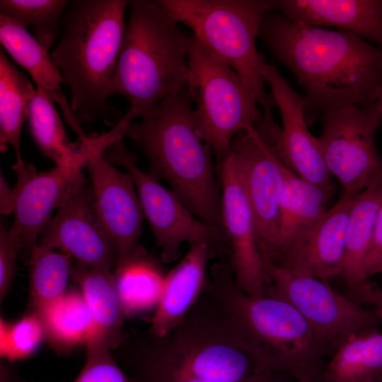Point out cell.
Listing matches in <instances>:
<instances>
[{
    "label": "cell",
    "instance_id": "d590c367",
    "mask_svg": "<svg viewBox=\"0 0 382 382\" xmlns=\"http://www.w3.org/2000/svg\"><path fill=\"white\" fill-rule=\"evenodd\" d=\"M382 265V202L378 209L371 242L364 262L366 277L376 274Z\"/></svg>",
    "mask_w": 382,
    "mask_h": 382
},
{
    "label": "cell",
    "instance_id": "f546056e",
    "mask_svg": "<svg viewBox=\"0 0 382 382\" xmlns=\"http://www.w3.org/2000/svg\"><path fill=\"white\" fill-rule=\"evenodd\" d=\"M71 257L65 253L35 246L30 252V291L34 311L60 299L71 277Z\"/></svg>",
    "mask_w": 382,
    "mask_h": 382
},
{
    "label": "cell",
    "instance_id": "8fae6325",
    "mask_svg": "<svg viewBox=\"0 0 382 382\" xmlns=\"http://www.w3.org/2000/svg\"><path fill=\"white\" fill-rule=\"evenodd\" d=\"M318 140L327 168L341 195L354 197L382 182V156L376 144L381 125L370 106L349 105L324 112Z\"/></svg>",
    "mask_w": 382,
    "mask_h": 382
},
{
    "label": "cell",
    "instance_id": "6da1fadb",
    "mask_svg": "<svg viewBox=\"0 0 382 382\" xmlns=\"http://www.w3.org/2000/svg\"><path fill=\"white\" fill-rule=\"evenodd\" d=\"M259 36L295 76L307 105L324 112L370 106L382 90V47L356 34L308 26L269 11Z\"/></svg>",
    "mask_w": 382,
    "mask_h": 382
},
{
    "label": "cell",
    "instance_id": "44dd1931",
    "mask_svg": "<svg viewBox=\"0 0 382 382\" xmlns=\"http://www.w3.org/2000/svg\"><path fill=\"white\" fill-rule=\"evenodd\" d=\"M381 202L382 182L357 195L349 214L342 275L351 299L358 304L374 303L378 291L366 277L364 262Z\"/></svg>",
    "mask_w": 382,
    "mask_h": 382
},
{
    "label": "cell",
    "instance_id": "ac0fdd59",
    "mask_svg": "<svg viewBox=\"0 0 382 382\" xmlns=\"http://www.w3.org/2000/svg\"><path fill=\"white\" fill-rule=\"evenodd\" d=\"M355 197L341 195L304 240L274 265L323 281L342 274L347 229Z\"/></svg>",
    "mask_w": 382,
    "mask_h": 382
},
{
    "label": "cell",
    "instance_id": "484cf974",
    "mask_svg": "<svg viewBox=\"0 0 382 382\" xmlns=\"http://www.w3.org/2000/svg\"><path fill=\"white\" fill-rule=\"evenodd\" d=\"M113 273L125 316L156 310L166 275L143 247L118 260Z\"/></svg>",
    "mask_w": 382,
    "mask_h": 382
},
{
    "label": "cell",
    "instance_id": "5b68a950",
    "mask_svg": "<svg viewBox=\"0 0 382 382\" xmlns=\"http://www.w3.org/2000/svg\"><path fill=\"white\" fill-rule=\"evenodd\" d=\"M130 16L110 96L121 95L128 110L117 122L125 129L188 81L190 37L156 1H130Z\"/></svg>",
    "mask_w": 382,
    "mask_h": 382
},
{
    "label": "cell",
    "instance_id": "e0dca14e",
    "mask_svg": "<svg viewBox=\"0 0 382 382\" xmlns=\"http://www.w3.org/2000/svg\"><path fill=\"white\" fill-rule=\"evenodd\" d=\"M13 169L17 183L12 189V226L19 233L23 247L30 252L38 238L52 219V212L63 204L77 186L86 183L83 174L69 175L55 166L45 172H38L32 163H15Z\"/></svg>",
    "mask_w": 382,
    "mask_h": 382
},
{
    "label": "cell",
    "instance_id": "603a6c76",
    "mask_svg": "<svg viewBox=\"0 0 382 382\" xmlns=\"http://www.w3.org/2000/svg\"><path fill=\"white\" fill-rule=\"evenodd\" d=\"M50 96L37 86L29 103L28 127L41 152L69 175L83 174L95 147L94 134L77 142L71 141L53 105Z\"/></svg>",
    "mask_w": 382,
    "mask_h": 382
},
{
    "label": "cell",
    "instance_id": "ba28073f",
    "mask_svg": "<svg viewBox=\"0 0 382 382\" xmlns=\"http://www.w3.org/2000/svg\"><path fill=\"white\" fill-rule=\"evenodd\" d=\"M187 88L219 168L236 135L261 120L260 98L193 34L190 36Z\"/></svg>",
    "mask_w": 382,
    "mask_h": 382
},
{
    "label": "cell",
    "instance_id": "f35d334b",
    "mask_svg": "<svg viewBox=\"0 0 382 382\" xmlns=\"http://www.w3.org/2000/svg\"><path fill=\"white\" fill-rule=\"evenodd\" d=\"M370 107L378 117L382 125V90L379 93L376 101Z\"/></svg>",
    "mask_w": 382,
    "mask_h": 382
},
{
    "label": "cell",
    "instance_id": "e575fe53",
    "mask_svg": "<svg viewBox=\"0 0 382 382\" xmlns=\"http://www.w3.org/2000/svg\"><path fill=\"white\" fill-rule=\"evenodd\" d=\"M23 247L18 231L11 226L7 229L0 227V301L4 300L10 288L15 272L17 253Z\"/></svg>",
    "mask_w": 382,
    "mask_h": 382
},
{
    "label": "cell",
    "instance_id": "52a82bcc",
    "mask_svg": "<svg viewBox=\"0 0 382 382\" xmlns=\"http://www.w3.org/2000/svg\"><path fill=\"white\" fill-rule=\"evenodd\" d=\"M179 23L188 27L203 45L227 63L244 84L269 101L260 71L265 59L256 48L262 23L275 1L157 0Z\"/></svg>",
    "mask_w": 382,
    "mask_h": 382
},
{
    "label": "cell",
    "instance_id": "30bf717a",
    "mask_svg": "<svg viewBox=\"0 0 382 382\" xmlns=\"http://www.w3.org/2000/svg\"><path fill=\"white\" fill-rule=\"evenodd\" d=\"M269 293L290 303L311 325L332 354L352 337L382 323L374 309H366L325 281L267 264Z\"/></svg>",
    "mask_w": 382,
    "mask_h": 382
},
{
    "label": "cell",
    "instance_id": "836d02e7",
    "mask_svg": "<svg viewBox=\"0 0 382 382\" xmlns=\"http://www.w3.org/2000/svg\"><path fill=\"white\" fill-rule=\"evenodd\" d=\"M86 363L73 382H132L110 354V350L98 344L86 345Z\"/></svg>",
    "mask_w": 382,
    "mask_h": 382
},
{
    "label": "cell",
    "instance_id": "cb8c5ba5",
    "mask_svg": "<svg viewBox=\"0 0 382 382\" xmlns=\"http://www.w3.org/2000/svg\"><path fill=\"white\" fill-rule=\"evenodd\" d=\"M71 277L80 286L93 321V334L86 345L98 344L116 350L127 335L123 331L125 315L114 273L76 262Z\"/></svg>",
    "mask_w": 382,
    "mask_h": 382
},
{
    "label": "cell",
    "instance_id": "83f0119b",
    "mask_svg": "<svg viewBox=\"0 0 382 382\" xmlns=\"http://www.w3.org/2000/svg\"><path fill=\"white\" fill-rule=\"evenodd\" d=\"M35 88L30 80L6 57L0 49V150L8 146L14 150L16 163L24 161L21 154V134L28 120L29 103Z\"/></svg>",
    "mask_w": 382,
    "mask_h": 382
},
{
    "label": "cell",
    "instance_id": "4316f807",
    "mask_svg": "<svg viewBox=\"0 0 382 382\" xmlns=\"http://www.w3.org/2000/svg\"><path fill=\"white\" fill-rule=\"evenodd\" d=\"M326 382H382V332L378 328L343 343L325 364Z\"/></svg>",
    "mask_w": 382,
    "mask_h": 382
},
{
    "label": "cell",
    "instance_id": "4dcf8cb0",
    "mask_svg": "<svg viewBox=\"0 0 382 382\" xmlns=\"http://www.w3.org/2000/svg\"><path fill=\"white\" fill-rule=\"evenodd\" d=\"M69 1L1 0L0 16L9 18L25 28L30 25L33 37L49 50L57 35Z\"/></svg>",
    "mask_w": 382,
    "mask_h": 382
},
{
    "label": "cell",
    "instance_id": "d4e9b609",
    "mask_svg": "<svg viewBox=\"0 0 382 382\" xmlns=\"http://www.w3.org/2000/svg\"><path fill=\"white\" fill-rule=\"evenodd\" d=\"M0 42L11 58L29 73L37 86L59 103L64 113L68 112L70 108L60 89L64 80L48 50L26 28L4 16H0Z\"/></svg>",
    "mask_w": 382,
    "mask_h": 382
},
{
    "label": "cell",
    "instance_id": "5bb4252c",
    "mask_svg": "<svg viewBox=\"0 0 382 382\" xmlns=\"http://www.w3.org/2000/svg\"><path fill=\"white\" fill-rule=\"evenodd\" d=\"M37 247L59 248L91 268L111 271L118 260L115 243L96 208L92 188L77 186L40 236Z\"/></svg>",
    "mask_w": 382,
    "mask_h": 382
},
{
    "label": "cell",
    "instance_id": "d6986e66",
    "mask_svg": "<svg viewBox=\"0 0 382 382\" xmlns=\"http://www.w3.org/2000/svg\"><path fill=\"white\" fill-rule=\"evenodd\" d=\"M274 8L291 21L352 33L382 46V0H277Z\"/></svg>",
    "mask_w": 382,
    "mask_h": 382
},
{
    "label": "cell",
    "instance_id": "8d00e7d4",
    "mask_svg": "<svg viewBox=\"0 0 382 382\" xmlns=\"http://www.w3.org/2000/svg\"><path fill=\"white\" fill-rule=\"evenodd\" d=\"M0 210L4 215H9L13 212L12 189L8 187L4 176L0 177Z\"/></svg>",
    "mask_w": 382,
    "mask_h": 382
},
{
    "label": "cell",
    "instance_id": "d6a6232c",
    "mask_svg": "<svg viewBox=\"0 0 382 382\" xmlns=\"http://www.w3.org/2000/svg\"><path fill=\"white\" fill-rule=\"evenodd\" d=\"M43 339V325L35 311L13 324L1 320V356L8 360L30 356Z\"/></svg>",
    "mask_w": 382,
    "mask_h": 382
},
{
    "label": "cell",
    "instance_id": "7c38bea8",
    "mask_svg": "<svg viewBox=\"0 0 382 382\" xmlns=\"http://www.w3.org/2000/svg\"><path fill=\"white\" fill-rule=\"evenodd\" d=\"M260 71L271 89L272 99L279 108L282 127L280 128L274 122L272 105H267L262 107V117L256 128L286 167L331 196L334 191L332 175L325 165L318 137L311 134L306 123V98L292 88L274 64L264 59Z\"/></svg>",
    "mask_w": 382,
    "mask_h": 382
},
{
    "label": "cell",
    "instance_id": "1f68e13d",
    "mask_svg": "<svg viewBox=\"0 0 382 382\" xmlns=\"http://www.w3.org/2000/svg\"><path fill=\"white\" fill-rule=\"evenodd\" d=\"M132 382H211L173 368L127 340L118 349Z\"/></svg>",
    "mask_w": 382,
    "mask_h": 382
},
{
    "label": "cell",
    "instance_id": "3957f363",
    "mask_svg": "<svg viewBox=\"0 0 382 382\" xmlns=\"http://www.w3.org/2000/svg\"><path fill=\"white\" fill-rule=\"evenodd\" d=\"M205 289L238 324L261 374L282 373L301 382H326L323 359L330 353L290 303L270 293H246L237 284L231 266L223 262L211 267Z\"/></svg>",
    "mask_w": 382,
    "mask_h": 382
},
{
    "label": "cell",
    "instance_id": "74e56055",
    "mask_svg": "<svg viewBox=\"0 0 382 382\" xmlns=\"http://www.w3.org/2000/svg\"><path fill=\"white\" fill-rule=\"evenodd\" d=\"M248 382H286L282 381L278 376V373L257 374ZM294 382H301L295 380Z\"/></svg>",
    "mask_w": 382,
    "mask_h": 382
},
{
    "label": "cell",
    "instance_id": "9a60e30c",
    "mask_svg": "<svg viewBox=\"0 0 382 382\" xmlns=\"http://www.w3.org/2000/svg\"><path fill=\"white\" fill-rule=\"evenodd\" d=\"M218 168L223 224L235 279L250 295L267 294L270 282L259 248L254 218L230 153Z\"/></svg>",
    "mask_w": 382,
    "mask_h": 382
},
{
    "label": "cell",
    "instance_id": "7a4b0ae2",
    "mask_svg": "<svg viewBox=\"0 0 382 382\" xmlns=\"http://www.w3.org/2000/svg\"><path fill=\"white\" fill-rule=\"evenodd\" d=\"M125 137L145 154L150 174L166 181L198 219L225 234L213 151L187 88L130 123Z\"/></svg>",
    "mask_w": 382,
    "mask_h": 382
},
{
    "label": "cell",
    "instance_id": "ab89813d",
    "mask_svg": "<svg viewBox=\"0 0 382 382\" xmlns=\"http://www.w3.org/2000/svg\"><path fill=\"white\" fill-rule=\"evenodd\" d=\"M374 306V311L382 322V289L378 290Z\"/></svg>",
    "mask_w": 382,
    "mask_h": 382
},
{
    "label": "cell",
    "instance_id": "277c9868",
    "mask_svg": "<svg viewBox=\"0 0 382 382\" xmlns=\"http://www.w3.org/2000/svg\"><path fill=\"white\" fill-rule=\"evenodd\" d=\"M64 12V34L50 54L71 92L78 123L103 120L112 125L110 87L124 38L130 1L74 0Z\"/></svg>",
    "mask_w": 382,
    "mask_h": 382
},
{
    "label": "cell",
    "instance_id": "8992f818",
    "mask_svg": "<svg viewBox=\"0 0 382 382\" xmlns=\"http://www.w3.org/2000/svg\"><path fill=\"white\" fill-rule=\"evenodd\" d=\"M148 352L164 364L211 382H248L260 374L238 324L205 288L168 335L146 338Z\"/></svg>",
    "mask_w": 382,
    "mask_h": 382
},
{
    "label": "cell",
    "instance_id": "60d3db41",
    "mask_svg": "<svg viewBox=\"0 0 382 382\" xmlns=\"http://www.w3.org/2000/svg\"><path fill=\"white\" fill-rule=\"evenodd\" d=\"M378 273H382V265L380 267L378 271Z\"/></svg>",
    "mask_w": 382,
    "mask_h": 382
},
{
    "label": "cell",
    "instance_id": "2e32d148",
    "mask_svg": "<svg viewBox=\"0 0 382 382\" xmlns=\"http://www.w3.org/2000/svg\"><path fill=\"white\" fill-rule=\"evenodd\" d=\"M105 149L98 140L86 168L96 208L115 243L120 260L139 245L144 214L132 177L107 159Z\"/></svg>",
    "mask_w": 382,
    "mask_h": 382
},
{
    "label": "cell",
    "instance_id": "ffe728a7",
    "mask_svg": "<svg viewBox=\"0 0 382 382\" xmlns=\"http://www.w3.org/2000/svg\"><path fill=\"white\" fill-rule=\"evenodd\" d=\"M214 257L205 244L190 246L180 262L166 275L159 302L147 333L161 338L185 318L202 294L207 281V264Z\"/></svg>",
    "mask_w": 382,
    "mask_h": 382
},
{
    "label": "cell",
    "instance_id": "f1b7e54d",
    "mask_svg": "<svg viewBox=\"0 0 382 382\" xmlns=\"http://www.w3.org/2000/svg\"><path fill=\"white\" fill-rule=\"evenodd\" d=\"M43 325L45 339L59 353L86 344L93 334V321L81 291H69L58 301L35 311Z\"/></svg>",
    "mask_w": 382,
    "mask_h": 382
},
{
    "label": "cell",
    "instance_id": "4fadbf2b",
    "mask_svg": "<svg viewBox=\"0 0 382 382\" xmlns=\"http://www.w3.org/2000/svg\"><path fill=\"white\" fill-rule=\"evenodd\" d=\"M230 154L253 213L266 265L273 262L276 254L284 183L283 163L255 127L236 135Z\"/></svg>",
    "mask_w": 382,
    "mask_h": 382
},
{
    "label": "cell",
    "instance_id": "7402d4cb",
    "mask_svg": "<svg viewBox=\"0 0 382 382\" xmlns=\"http://www.w3.org/2000/svg\"><path fill=\"white\" fill-rule=\"evenodd\" d=\"M283 170L277 249L271 264H278L304 240L328 211L326 204L330 197L284 164Z\"/></svg>",
    "mask_w": 382,
    "mask_h": 382
},
{
    "label": "cell",
    "instance_id": "9c48e42d",
    "mask_svg": "<svg viewBox=\"0 0 382 382\" xmlns=\"http://www.w3.org/2000/svg\"><path fill=\"white\" fill-rule=\"evenodd\" d=\"M104 155L112 164L123 166L132 177L144 216L149 224L164 262L179 258L181 245L185 243L190 246L205 244L213 256L227 253L229 245L225 234L195 218L173 191L141 170L137 164L136 154L127 150L123 137L113 141Z\"/></svg>",
    "mask_w": 382,
    "mask_h": 382
}]
</instances>
